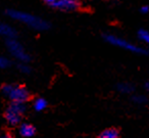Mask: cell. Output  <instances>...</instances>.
I'll use <instances>...</instances> for the list:
<instances>
[{
  "label": "cell",
  "instance_id": "12",
  "mask_svg": "<svg viewBox=\"0 0 149 138\" xmlns=\"http://www.w3.org/2000/svg\"><path fill=\"white\" fill-rule=\"evenodd\" d=\"M138 37L140 38V40L146 42V43L149 42V34L146 30H140V31L138 32Z\"/></svg>",
  "mask_w": 149,
  "mask_h": 138
},
{
  "label": "cell",
  "instance_id": "11",
  "mask_svg": "<svg viewBox=\"0 0 149 138\" xmlns=\"http://www.w3.org/2000/svg\"><path fill=\"white\" fill-rule=\"evenodd\" d=\"M118 90L123 93H131L134 88L131 84H128V83H122V84L118 85Z\"/></svg>",
  "mask_w": 149,
  "mask_h": 138
},
{
  "label": "cell",
  "instance_id": "13",
  "mask_svg": "<svg viewBox=\"0 0 149 138\" xmlns=\"http://www.w3.org/2000/svg\"><path fill=\"white\" fill-rule=\"evenodd\" d=\"M9 66V60L0 55V69H5Z\"/></svg>",
  "mask_w": 149,
  "mask_h": 138
},
{
  "label": "cell",
  "instance_id": "7",
  "mask_svg": "<svg viewBox=\"0 0 149 138\" xmlns=\"http://www.w3.org/2000/svg\"><path fill=\"white\" fill-rule=\"evenodd\" d=\"M19 133L24 137H32V136L35 135L36 130L30 124H23L21 126V128H19Z\"/></svg>",
  "mask_w": 149,
  "mask_h": 138
},
{
  "label": "cell",
  "instance_id": "6",
  "mask_svg": "<svg viewBox=\"0 0 149 138\" xmlns=\"http://www.w3.org/2000/svg\"><path fill=\"white\" fill-rule=\"evenodd\" d=\"M52 5L62 11H74L80 6L77 0H55Z\"/></svg>",
  "mask_w": 149,
  "mask_h": 138
},
{
  "label": "cell",
  "instance_id": "10",
  "mask_svg": "<svg viewBox=\"0 0 149 138\" xmlns=\"http://www.w3.org/2000/svg\"><path fill=\"white\" fill-rule=\"evenodd\" d=\"M46 106H47V101H46L45 99H43V98L36 99L35 102H34V109H35L37 111H43Z\"/></svg>",
  "mask_w": 149,
  "mask_h": 138
},
{
  "label": "cell",
  "instance_id": "16",
  "mask_svg": "<svg viewBox=\"0 0 149 138\" xmlns=\"http://www.w3.org/2000/svg\"><path fill=\"white\" fill-rule=\"evenodd\" d=\"M148 11H149V8H148L147 5H145V6H143L142 8H141V11H142L143 13H148Z\"/></svg>",
  "mask_w": 149,
  "mask_h": 138
},
{
  "label": "cell",
  "instance_id": "8",
  "mask_svg": "<svg viewBox=\"0 0 149 138\" xmlns=\"http://www.w3.org/2000/svg\"><path fill=\"white\" fill-rule=\"evenodd\" d=\"M15 30L11 27H9L6 24H3L0 22V35L6 36V37H13L15 36Z\"/></svg>",
  "mask_w": 149,
  "mask_h": 138
},
{
  "label": "cell",
  "instance_id": "17",
  "mask_svg": "<svg viewBox=\"0 0 149 138\" xmlns=\"http://www.w3.org/2000/svg\"><path fill=\"white\" fill-rule=\"evenodd\" d=\"M45 2H47V3H49V4H53V2L55 1V0H44Z\"/></svg>",
  "mask_w": 149,
  "mask_h": 138
},
{
  "label": "cell",
  "instance_id": "2",
  "mask_svg": "<svg viewBox=\"0 0 149 138\" xmlns=\"http://www.w3.org/2000/svg\"><path fill=\"white\" fill-rule=\"evenodd\" d=\"M26 111V106L24 102H19V101H13L7 109V111L5 113L6 121L10 125L15 126L21 122L22 115Z\"/></svg>",
  "mask_w": 149,
  "mask_h": 138
},
{
  "label": "cell",
  "instance_id": "18",
  "mask_svg": "<svg viewBox=\"0 0 149 138\" xmlns=\"http://www.w3.org/2000/svg\"><path fill=\"white\" fill-rule=\"evenodd\" d=\"M145 86H146V89H148V82H147L146 84H145Z\"/></svg>",
  "mask_w": 149,
  "mask_h": 138
},
{
  "label": "cell",
  "instance_id": "4",
  "mask_svg": "<svg viewBox=\"0 0 149 138\" xmlns=\"http://www.w3.org/2000/svg\"><path fill=\"white\" fill-rule=\"evenodd\" d=\"M105 40L109 42L110 44H112V45L124 48V49H126V50H130V51H133V52H138V53L146 52L144 49H142V48L138 47V46L134 45V44L130 43V42L126 41V40L122 39V38L116 37V36H113V35H106Z\"/></svg>",
  "mask_w": 149,
  "mask_h": 138
},
{
  "label": "cell",
  "instance_id": "9",
  "mask_svg": "<svg viewBox=\"0 0 149 138\" xmlns=\"http://www.w3.org/2000/svg\"><path fill=\"white\" fill-rule=\"evenodd\" d=\"M100 138H118V131L113 128L106 129L100 134Z\"/></svg>",
  "mask_w": 149,
  "mask_h": 138
},
{
  "label": "cell",
  "instance_id": "15",
  "mask_svg": "<svg viewBox=\"0 0 149 138\" xmlns=\"http://www.w3.org/2000/svg\"><path fill=\"white\" fill-rule=\"evenodd\" d=\"M19 70L24 73H29L30 72V68L28 66H26V64H21V66H19Z\"/></svg>",
  "mask_w": 149,
  "mask_h": 138
},
{
  "label": "cell",
  "instance_id": "5",
  "mask_svg": "<svg viewBox=\"0 0 149 138\" xmlns=\"http://www.w3.org/2000/svg\"><path fill=\"white\" fill-rule=\"evenodd\" d=\"M7 47L8 50L15 58H17L21 62H28L30 60L29 55L26 52V50L24 49V47L22 46V44L19 42H17L15 39H9L7 41Z\"/></svg>",
  "mask_w": 149,
  "mask_h": 138
},
{
  "label": "cell",
  "instance_id": "1",
  "mask_svg": "<svg viewBox=\"0 0 149 138\" xmlns=\"http://www.w3.org/2000/svg\"><path fill=\"white\" fill-rule=\"evenodd\" d=\"M7 13L13 20L22 22V23L26 24L27 26L33 28V29L45 30L49 28V25H48L47 22L43 21V20L39 19L37 17H34L32 15H29V13H22V11H8Z\"/></svg>",
  "mask_w": 149,
  "mask_h": 138
},
{
  "label": "cell",
  "instance_id": "3",
  "mask_svg": "<svg viewBox=\"0 0 149 138\" xmlns=\"http://www.w3.org/2000/svg\"><path fill=\"white\" fill-rule=\"evenodd\" d=\"M3 92L9 97L13 101L25 102L29 99V92L23 86L17 85H6L3 87Z\"/></svg>",
  "mask_w": 149,
  "mask_h": 138
},
{
  "label": "cell",
  "instance_id": "14",
  "mask_svg": "<svg viewBox=\"0 0 149 138\" xmlns=\"http://www.w3.org/2000/svg\"><path fill=\"white\" fill-rule=\"evenodd\" d=\"M133 99H134V101H136V103H144L145 101H146L145 97L140 96V95H138V96H135Z\"/></svg>",
  "mask_w": 149,
  "mask_h": 138
}]
</instances>
